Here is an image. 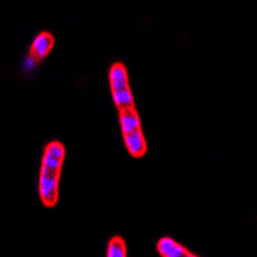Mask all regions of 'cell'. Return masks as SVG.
Listing matches in <instances>:
<instances>
[{"label":"cell","instance_id":"7a4b0ae2","mask_svg":"<svg viewBox=\"0 0 257 257\" xmlns=\"http://www.w3.org/2000/svg\"><path fill=\"white\" fill-rule=\"evenodd\" d=\"M109 86L112 99L118 112L134 108V96L128 85L127 70L123 64L116 63L109 70Z\"/></svg>","mask_w":257,"mask_h":257},{"label":"cell","instance_id":"3957f363","mask_svg":"<svg viewBox=\"0 0 257 257\" xmlns=\"http://www.w3.org/2000/svg\"><path fill=\"white\" fill-rule=\"evenodd\" d=\"M54 45V38L49 32H40L32 41L29 54L24 59V68L26 72H32L43 59L48 56Z\"/></svg>","mask_w":257,"mask_h":257},{"label":"cell","instance_id":"52a82bcc","mask_svg":"<svg viewBox=\"0 0 257 257\" xmlns=\"http://www.w3.org/2000/svg\"><path fill=\"white\" fill-rule=\"evenodd\" d=\"M107 257H126V244L120 237H114L109 240L107 247Z\"/></svg>","mask_w":257,"mask_h":257},{"label":"cell","instance_id":"277c9868","mask_svg":"<svg viewBox=\"0 0 257 257\" xmlns=\"http://www.w3.org/2000/svg\"><path fill=\"white\" fill-rule=\"evenodd\" d=\"M118 118H120V125H121V132L122 135L133 134L137 132H143L142 130V123H141V117L138 114L137 109L128 108L120 111L118 113Z\"/></svg>","mask_w":257,"mask_h":257},{"label":"cell","instance_id":"6da1fadb","mask_svg":"<svg viewBox=\"0 0 257 257\" xmlns=\"http://www.w3.org/2000/svg\"><path fill=\"white\" fill-rule=\"evenodd\" d=\"M66 149L59 142H50L44 149L39 175V196L47 207L56 206L59 198V179Z\"/></svg>","mask_w":257,"mask_h":257},{"label":"cell","instance_id":"8992f818","mask_svg":"<svg viewBox=\"0 0 257 257\" xmlns=\"http://www.w3.org/2000/svg\"><path fill=\"white\" fill-rule=\"evenodd\" d=\"M157 251L162 257H183L188 252L184 245L170 237H164L158 240Z\"/></svg>","mask_w":257,"mask_h":257},{"label":"cell","instance_id":"5b68a950","mask_svg":"<svg viewBox=\"0 0 257 257\" xmlns=\"http://www.w3.org/2000/svg\"><path fill=\"white\" fill-rule=\"evenodd\" d=\"M126 149L133 157H142L147 152V143L143 132H137L133 134L122 135Z\"/></svg>","mask_w":257,"mask_h":257},{"label":"cell","instance_id":"ba28073f","mask_svg":"<svg viewBox=\"0 0 257 257\" xmlns=\"http://www.w3.org/2000/svg\"><path fill=\"white\" fill-rule=\"evenodd\" d=\"M183 257H199V256H197V254H193V253H190V252H187V253L184 254V256Z\"/></svg>","mask_w":257,"mask_h":257}]
</instances>
